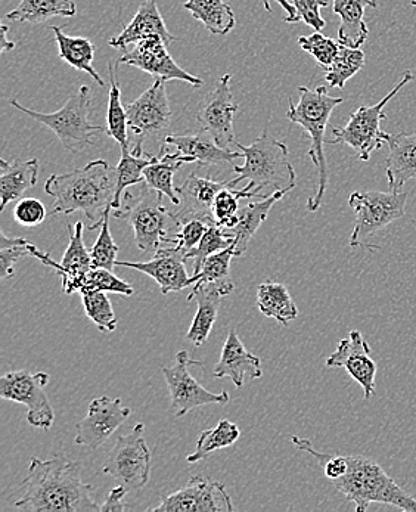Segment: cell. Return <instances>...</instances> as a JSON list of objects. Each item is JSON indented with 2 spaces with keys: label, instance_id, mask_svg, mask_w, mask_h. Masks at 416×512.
I'll list each match as a JSON object with an SVG mask.
<instances>
[{
  "label": "cell",
  "instance_id": "16",
  "mask_svg": "<svg viewBox=\"0 0 416 512\" xmlns=\"http://www.w3.org/2000/svg\"><path fill=\"white\" fill-rule=\"evenodd\" d=\"M130 414L132 409L121 405L120 397L113 399L102 396L93 399L89 405L88 417L76 424L77 445L88 446L96 451L119 430Z\"/></svg>",
  "mask_w": 416,
  "mask_h": 512
},
{
  "label": "cell",
  "instance_id": "42",
  "mask_svg": "<svg viewBox=\"0 0 416 512\" xmlns=\"http://www.w3.org/2000/svg\"><path fill=\"white\" fill-rule=\"evenodd\" d=\"M105 291V293L121 294V296H133V287L129 282L114 275L108 269L92 268L80 282L79 293L83 291Z\"/></svg>",
  "mask_w": 416,
  "mask_h": 512
},
{
  "label": "cell",
  "instance_id": "48",
  "mask_svg": "<svg viewBox=\"0 0 416 512\" xmlns=\"http://www.w3.org/2000/svg\"><path fill=\"white\" fill-rule=\"evenodd\" d=\"M48 216L45 204L36 198H24V200L18 201L14 209L15 222L20 223L21 226H27V228L39 226L40 223L45 222Z\"/></svg>",
  "mask_w": 416,
  "mask_h": 512
},
{
  "label": "cell",
  "instance_id": "2",
  "mask_svg": "<svg viewBox=\"0 0 416 512\" xmlns=\"http://www.w3.org/2000/svg\"><path fill=\"white\" fill-rule=\"evenodd\" d=\"M117 172L105 160H93L83 169L52 175L45 182L46 194L54 198V214L80 211L90 220L89 231L101 228L113 211Z\"/></svg>",
  "mask_w": 416,
  "mask_h": 512
},
{
  "label": "cell",
  "instance_id": "29",
  "mask_svg": "<svg viewBox=\"0 0 416 512\" xmlns=\"http://www.w3.org/2000/svg\"><path fill=\"white\" fill-rule=\"evenodd\" d=\"M287 194L288 191L272 192L269 197L262 198L259 203H251L244 209L238 210L237 225L232 229L235 234V257L244 256L257 229L268 219L269 211Z\"/></svg>",
  "mask_w": 416,
  "mask_h": 512
},
{
  "label": "cell",
  "instance_id": "51",
  "mask_svg": "<svg viewBox=\"0 0 416 512\" xmlns=\"http://www.w3.org/2000/svg\"><path fill=\"white\" fill-rule=\"evenodd\" d=\"M270 2H272V0H262L263 8H265L268 12H272V6H270ZM273 2L278 3V5L284 9L285 14H287V17L284 18L285 23H298L297 9L293 3L288 2V0H273Z\"/></svg>",
  "mask_w": 416,
  "mask_h": 512
},
{
  "label": "cell",
  "instance_id": "49",
  "mask_svg": "<svg viewBox=\"0 0 416 512\" xmlns=\"http://www.w3.org/2000/svg\"><path fill=\"white\" fill-rule=\"evenodd\" d=\"M297 9L298 21H304L307 26L316 31H322L327 27V21L322 18L321 9L327 8L329 0H293Z\"/></svg>",
  "mask_w": 416,
  "mask_h": 512
},
{
  "label": "cell",
  "instance_id": "25",
  "mask_svg": "<svg viewBox=\"0 0 416 512\" xmlns=\"http://www.w3.org/2000/svg\"><path fill=\"white\" fill-rule=\"evenodd\" d=\"M151 37H160L166 45L175 42L176 36H173L167 30L163 15L158 9L155 0H145L139 6L133 20L124 27L123 31L117 36L111 37L110 46L116 49H126L132 43L141 42V40L151 39Z\"/></svg>",
  "mask_w": 416,
  "mask_h": 512
},
{
  "label": "cell",
  "instance_id": "23",
  "mask_svg": "<svg viewBox=\"0 0 416 512\" xmlns=\"http://www.w3.org/2000/svg\"><path fill=\"white\" fill-rule=\"evenodd\" d=\"M388 147L386 175L390 191H402L406 182L416 179V133L383 132Z\"/></svg>",
  "mask_w": 416,
  "mask_h": 512
},
{
  "label": "cell",
  "instance_id": "52",
  "mask_svg": "<svg viewBox=\"0 0 416 512\" xmlns=\"http://www.w3.org/2000/svg\"><path fill=\"white\" fill-rule=\"evenodd\" d=\"M8 26H5V24H2V52H9L12 51V49L15 48V43L11 42V40L8 39Z\"/></svg>",
  "mask_w": 416,
  "mask_h": 512
},
{
  "label": "cell",
  "instance_id": "50",
  "mask_svg": "<svg viewBox=\"0 0 416 512\" xmlns=\"http://www.w3.org/2000/svg\"><path fill=\"white\" fill-rule=\"evenodd\" d=\"M129 490L124 486L114 487L108 493L107 499H105L104 505L101 507V512H123L127 510L124 505V498H126Z\"/></svg>",
  "mask_w": 416,
  "mask_h": 512
},
{
  "label": "cell",
  "instance_id": "6",
  "mask_svg": "<svg viewBox=\"0 0 416 512\" xmlns=\"http://www.w3.org/2000/svg\"><path fill=\"white\" fill-rule=\"evenodd\" d=\"M164 195L142 183L136 194L124 192L120 209L113 210L114 217L126 220L135 232V242L144 254H155L170 244V229L180 228L172 211L163 206Z\"/></svg>",
  "mask_w": 416,
  "mask_h": 512
},
{
  "label": "cell",
  "instance_id": "38",
  "mask_svg": "<svg viewBox=\"0 0 416 512\" xmlns=\"http://www.w3.org/2000/svg\"><path fill=\"white\" fill-rule=\"evenodd\" d=\"M365 61V52L360 51V48L341 45L337 57L325 70L327 71L325 80L331 88L343 89L346 83L362 70Z\"/></svg>",
  "mask_w": 416,
  "mask_h": 512
},
{
  "label": "cell",
  "instance_id": "13",
  "mask_svg": "<svg viewBox=\"0 0 416 512\" xmlns=\"http://www.w3.org/2000/svg\"><path fill=\"white\" fill-rule=\"evenodd\" d=\"M191 365L203 366V363L194 361L186 350L176 355L173 366L161 368L166 378L167 389L172 399V408L176 418L185 417L192 409L207 405H226L231 400L229 394L223 390L216 394L204 389L191 374Z\"/></svg>",
  "mask_w": 416,
  "mask_h": 512
},
{
  "label": "cell",
  "instance_id": "22",
  "mask_svg": "<svg viewBox=\"0 0 416 512\" xmlns=\"http://www.w3.org/2000/svg\"><path fill=\"white\" fill-rule=\"evenodd\" d=\"M185 262V257L173 250L172 245H164L149 262H117V265L151 276L160 287L161 293L166 296L195 284L194 278H189L186 272Z\"/></svg>",
  "mask_w": 416,
  "mask_h": 512
},
{
  "label": "cell",
  "instance_id": "53",
  "mask_svg": "<svg viewBox=\"0 0 416 512\" xmlns=\"http://www.w3.org/2000/svg\"><path fill=\"white\" fill-rule=\"evenodd\" d=\"M412 6L416 9V0H412Z\"/></svg>",
  "mask_w": 416,
  "mask_h": 512
},
{
  "label": "cell",
  "instance_id": "20",
  "mask_svg": "<svg viewBox=\"0 0 416 512\" xmlns=\"http://www.w3.org/2000/svg\"><path fill=\"white\" fill-rule=\"evenodd\" d=\"M226 186L235 188V183L234 181H211L210 178H201L192 173L182 186L176 188L180 197V206L178 210L173 211V219L179 226L194 219L216 222L213 214L214 200Z\"/></svg>",
  "mask_w": 416,
  "mask_h": 512
},
{
  "label": "cell",
  "instance_id": "30",
  "mask_svg": "<svg viewBox=\"0 0 416 512\" xmlns=\"http://www.w3.org/2000/svg\"><path fill=\"white\" fill-rule=\"evenodd\" d=\"M185 163H191L188 157L182 154H170L166 151V147H161L160 155L155 158L154 163L144 169V181L149 188L166 195L170 203L176 207L180 206V197L173 185V178Z\"/></svg>",
  "mask_w": 416,
  "mask_h": 512
},
{
  "label": "cell",
  "instance_id": "32",
  "mask_svg": "<svg viewBox=\"0 0 416 512\" xmlns=\"http://www.w3.org/2000/svg\"><path fill=\"white\" fill-rule=\"evenodd\" d=\"M257 306L260 313L288 327L298 316V307L285 285L263 282L257 288Z\"/></svg>",
  "mask_w": 416,
  "mask_h": 512
},
{
  "label": "cell",
  "instance_id": "9",
  "mask_svg": "<svg viewBox=\"0 0 416 512\" xmlns=\"http://www.w3.org/2000/svg\"><path fill=\"white\" fill-rule=\"evenodd\" d=\"M144 433V422H138L129 434L119 437L102 467V473L113 477L129 492L144 489L151 477L152 455Z\"/></svg>",
  "mask_w": 416,
  "mask_h": 512
},
{
  "label": "cell",
  "instance_id": "4",
  "mask_svg": "<svg viewBox=\"0 0 416 512\" xmlns=\"http://www.w3.org/2000/svg\"><path fill=\"white\" fill-rule=\"evenodd\" d=\"M346 474L332 482L335 489L353 502L357 512H365L369 505L384 504L397 510L416 512V499L388 476L374 459L363 455H347Z\"/></svg>",
  "mask_w": 416,
  "mask_h": 512
},
{
  "label": "cell",
  "instance_id": "40",
  "mask_svg": "<svg viewBox=\"0 0 416 512\" xmlns=\"http://www.w3.org/2000/svg\"><path fill=\"white\" fill-rule=\"evenodd\" d=\"M256 192L251 191L250 186L245 185L244 188L237 189L232 186H226L217 194L213 204L214 220L217 225L223 226L225 229H234L237 225L238 203L242 198H256Z\"/></svg>",
  "mask_w": 416,
  "mask_h": 512
},
{
  "label": "cell",
  "instance_id": "19",
  "mask_svg": "<svg viewBox=\"0 0 416 512\" xmlns=\"http://www.w3.org/2000/svg\"><path fill=\"white\" fill-rule=\"evenodd\" d=\"M68 229H70V244L60 263L54 262L48 254L40 251L34 244L31 247V253L40 262L57 271L62 278V290L70 296V294L79 293L80 282L93 265L90 250L83 242V229H85L83 222H77L73 229L68 225Z\"/></svg>",
  "mask_w": 416,
  "mask_h": 512
},
{
  "label": "cell",
  "instance_id": "33",
  "mask_svg": "<svg viewBox=\"0 0 416 512\" xmlns=\"http://www.w3.org/2000/svg\"><path fill=\"white\" fill-rule=\"evenodd\" d=\"M183 8L211 34L225 36L237 26L234 11L223 0H186Z\"/></svg>",
  "mask_w": 416,
  "mask_h": 512
},
{
  "label": "cell",
  "instance_id": "12",
  "mask_svg": "<svg viewBox=\"0 0 416 512\" xmlns=\"http://www.w3.org/2000/svg\"><path fill=\"white\" fill-rule=\"evenodd\" d=\"M51 381V375L46 372L29 371L6 372L0 377V397L9 402L26 405L27 421L31 427L40 430H51L55 421V412L51 400L45 393V387Z\"/></svg>",
  "mask_w": 416,
  "mask_h": 512
},
{
  "label": "cell",
  "instance_id": "7",
  "mask_svg": "<svg viewBox=\"0 0 416 512\" xmlns=\"http://www.w3.org/2000/svg\"><path fill=\"white\" fill-rule=\"evenodd\" d=\"M9 104L20 110L21 113L36 120L37 123L49 127L60 139L62 147L73 154H82L83 151L93 147V135L101 133L102 127L90 123V88L82 86L73 96L68 98L64 107L55 113L45 114L21 105L17 99H11Z\"/></svg>",
  "mask_w": 416,
  "mask_h": 512
},
{
  "label": "cell",
  "instance_id": "46",
  "mask_svg": "<svg viewBox=\"0 0 416 512\" xmlns=\"http://www.w3.org/2000/svg\"><path fill=\"white\" fill-rule=\"evenodd\" d=\"M213 223L216 222H208V220L201 219L189 220V222L183 223L180 226L178 234H173L169 245H172L173 250L178 251L186 260H189L195 248L203 240L208 226L213 225Z\"/></svg>",
  "mask_w": 416,
  "mask_h": 512
},
{
  "label": "cell",
  "instance_id": "26",
  "mask_svg": "<svg viewBox=\"0 0 416 512\" xmlns=\"http://www.w3.org/2000/svg\"><path fill=\"white\" fill-rule=\"evenodd\" d=\"M164 145H172L180 154L188 157L191 163L203 166L232 163L235 158H244L241 151L219 147L207 132L198 135H169L164 139Z\"/></svg>",
  "mask_w": 416,
  "mask_h": 512
},
{
  "label": "cell",
  "instance_id": "39",
  "mask_svg": "<svg viewBox=\"0 0 416 512\" xmlns=\"http://www.w3.org/2000/svg\"><path fill=\"white\" fill-rule=\"evenodd\" d=\"M82 303L86 316L102 332H113L117 330L119 319L114 312L113 304L108 299L105 291H83Z\"/></svg>",
  "mask_w": 416,
  "mask_h": 512
},
{
  "label": "cell",
  "instance_id": "37",
  "mask_svg": "<svg viewBox=\"0 0 416 512\" xmlns=\"http://www.w3.org/2000/svg\"><path fill=\"white\" fill-rule=\"evenodd\" d=\"M154 155H133L130 148H121V158L117 166V186L116 195H114L113 210L120 209L123 201L124 192L133 185L144 183V169L149 164L154 163Z\"/></svg>",
  "mask_w": 416,
  "mask_h": 512
},
{
  "label": "cell",
  "instance_id": "41",
  "mask_svg": "<svg viewBox=\"0 0 416 512\" xmlns=\"http://www.w3.org/2000/svg\"><path fill=\"white\" fill-rule=\"evenodd\" d=\"M234 242V232H232V234L231 232H226V229L223 228V226L217 225V223L208 226L203 240H201L198 247L195 248L194 253L191 254V260L194 262V275L200 273L201 268H203L204 260H206L208 256L217 253V251L231 247Z\"/></svg>",
  "mask_w": 416,
  "mask_h": 512
},
{
  "label": "cell",
  "instance_id": "10",
  "mask_svg": "<svg viewBox=\"0 0 416 512\" xmlns=\"http://www.w3.org/2000/svg\"><path fill=\"white\" fill-rule=\"evenodd\" d=\"M127 127L133 135L130 151L133 155H144L142 150L148 139H157L166 133L172 123V108L167 98L166 82H155L126 107Z\"/></svg>",
  "mask_w": 416,
  "mask_h": 512
},
{
  "label": "cell",
  "instance_id": "5",
  "mask_svg": "<svg viewBox=\"0 0 416 512\" xmlns=\"http://www.w3.org/2000/svg\"><path fill=\"white\" fill-rule=\"evenodd\" d=\"M237 147L244 154V164L234 167L238 175V178L232 179L235 186L239 182L248 181L251 191L256 192L260 198L268 197L262 194L265 189L290 192L296 188L297 173L291 164L287 145L272 138L268 127L253 144L248 147L237 144Z\"/></svg>",
  "mask_w": 416,
  "mask_h": 512
},
{
  "label": "cell",
  "instance_id": "44",
  "mask_svg": "<svg viewBox=\"0 0 416 512\" xmlns=\"http://www.w3.org/2000/svg\"><path fill=\"white\" fill-rule=\"evenodd\" d=\"M235 257V242L225 250L217 251L204 260L200 273L192 276L195 282H229L231 278V260Z\"/></svg>",
  "mask_w": 416,
  "mask_h": 512
},
{
  "label": "cell",
  "instance_id": "34",
  "mask_svg": "<svg viewBox=\"0 0 416 512\" xmlns=\"http://www.w3.org/2000/svg\"><path fill=\"white\" fill-rule=\"evenodd\" d=\"M77 14L74 0H21L6 18L18 23L42 24L55 17L71 18Z\"/></svg>",
  "mask_w": 416,
  "mask_h": 512
},
{
  "label": "cell",
  "instance_id": "27",
  "mask_svg": "<svg viewBox=\"0 0 416 512\" xmlns=\"http://www.w3.org/2000/svg\"><path fill=\"white\" fill-rule=\"evenodd\" d=\"M378 8L377 0H334L332 11L340 17L338 42L349 48L359 49L369 36L365 23V9Z\"/></svg>",
  "mask_w": 416,
  "mask_h": 512
},
{
  "label": "cell",
  "instance_id": "31",
  "mask_svg": "<svg viewBox=\"0 0 416 512\" xmlns=\"http://www.w3.org/2000/svg\"><path fill=\"white\" fill-rule=\"evenodd\" d=\"M51 29L54 31L55 40H57L58 55H60L61 60H64L76 70L88 73L101 88H105L107 83L93 67V58H95L93 43L85 37L68 36L60 27L54 26Z\"/></svg>",
  "mask_w": 416,
  "mask_h": 512
},
{
  "label": "cell",
  "instance_id": "21",
  "mask_svg": "<svg viewBox=\"0 0 416 512\" xmlns=\"http://www.w3.org/2000/svg\"><path fill=\"white\" fill-rule=\"evenodd\" d=\"M234 281L229 282H195L188 302H197V313L189 328L186 338L195 347H201L210 337L211 328L216 324L220 303L223 297L234 293Z\"/></svg>",
  "mask_w": 416,
  "mask_h": 512
},
{
  "label": "cell",
  "instance_id": "47",
  "mask_svg": "<svg viewBox=\"0 0 416 512\" xmlns=\"http://www.w3.org/2000/svg\"><path fill=\"white\" fill-rule=\"evenodd\" d=\"M298 45L304 52L312 55L325 70L335 60L341 48L340 42H335L331 37L324 36L321 31H316L310 36L298 37Z\"/></svg>",
  "mask_w": 416,
  "mask_h": 512
},
{
  "label": "cell",
  "instance_id": "3",
  "mask_svg": "<svg viewBox=\"0 0 416 512\" xmlns=\"http://www.w3.org/2000/svg\"><path fill=\"white\" fill-rule=\"evenodd\" d=\"M298 93H300V101L297 105H294L293 99L288 101L287 117L288 120L303 127L312 139V147L307 151V155L318 169L319 178L315 195L307 200V210L315 213L321 209L328 188V163L324 147L327 144L325 132H327L329 117L338 105L343 104L344 99L329 95L328 88L325 86H318L316 89L300 86Z\"/></svg>",
  "mask_w": 416,
  "mask_h": 512
},
{
  "label": "cell",
  "instance_id": "8",
  "mask_svg": "<svg viewBox=\"0 0 416 512\" xmlns=\"http://www.w3.org/2000/svg\"><path fill=\"white\" fill-rule=\"evenodd\" d=\"M415 79L412 71H405L402 80L394 86L393 91L384 96L378 104L371 107L357 108L350 116L344 127L332 129V139H327V144H344L356 152L357 158L369 161L372 152L380 150L384 145L381 121L386 119V107L391 99L396 98L397 93Z\"/></svg>",
  "mask_w": 416,
  "mask_h": 512
},
{
  "label": "cell",
  "instance_id": "15",
  "mask_svg": "<svg viewBox=\"0 0 416 512\" xmlns=\"http://www.w3.org/2000/svg\"><path fill=\"white\" fill-rule=\"evenodd\" d=\"M231 80V74L220 77L216 89L208 93L197 113V119L203 126L204 132H207L222 148L237 144L234 119L239 107L232 95Z\"/></svg>",
  "mask_w": 416,
  "mask_h": 512
},
{
  "label": "cell",
  "instance_id": "28",
  "mask_svg": "<svg viewBox=\"0 0 416 512\" xmlns=\"http://www.w3.org/2000/svg\"><path fill=\"white\" fill-rule=\"evenodd\" d=\"M39 179V161L37 158L20 161L14 160L9 163L6 160H0V211L12 200L20 198L27 189L34 188Z\"/></svg>",
  "mask_w": 416,
  "mask_h": 512
},
{
  "label": "cell",
  "instance_id": "36",
  "mask_svg": "<svg viewBox=\"0 0 416 512\" xmlns=\"http://www.w3.org/2000/svg\"><path fill=\"white\" fill-rule=\"evenodd\" d=\"M116 62L108 65L110 77V93H108L107 135L113 138L121 148H130L129 127H127V111L121 102L120 83L116 79Z\"/></svg>",
  "mask_w": 416,
  "mask_h": 512
},
{
  "label": "cell",
  "instance_id": "35",
  "mask_svg": "<svg viewBox=\"0 0 416 512\" xmlns=\"http://www.w3.org/2000/svg\"><path fill=\"white\" fill-rule=\"evenodd\" d=\"M239 436H241V431H239L237 424L228 420H220L216 427L200 433L197 446H195L194 452L189 453L186 461L189 464L204 461V459L210 458L214 452L235 445Z\"/></svg>",
  "mask_w": 416,
  "mask_h": 512
},
{
  "label": "cell",
  "instance_id": "24",
  "mask_svg": "<svg viewBox=\"0 0 416 512\" xmlns=\"http://www.w3.org/2000/svg\"><path fill=\"white\" fill-rule=\"evenodd\" d=\"M213 375L216 378H231L234 386L241 389L245 377L250 380H259L263 377L262 362L245 349L237 331H231L220 353L219 362L214 366Z\"/></svg>",
  "mask_w": 416,
  "mask_h": 512
},
{
  "label": "cell",
  "instance_id": "1",
  "mask_svg": "<svg viewBox=\"0 0 416 512\" xmlns=\"http://www.w3.org/2000/svg\"><path fill=\"white\" fill-rule=\"evenodd\" d=\"M23 496L15 508L27 512L101 511L92 496V486L82 479V464L65 456L42 461L31 458L27 476L21 483Z\"/></svg>",
  "mask_w": 416,
  "mask_h": 512
},
{
  "label": "cell",
  "instance_id": "45",
  "mask_svg": "<svg viewBox=\"0 0 416 512\" xmlns=\"http://www.w3.org/2000/svg\"><path fill=\"white\" fill-rule=\"evenodd\" d=\"M31 242L24 238H9L5 232H0V278H12L15 275V263L21 257L33 256Z\"/></svg>",
  "mask_w": 416,
  "mask_h": 512
},
{
  "label": "cell",
  "instance_id": "43",
  "mask_svg": "<svg viewBox=\"0 0 416 512\" xmlns=\"http://www.w3.org/2000/svg\"><path fill=\"white\" fill-rule=\"evenodd\" d=\"M119 245L114 241L110 231V216L105 217L101 226L98 240L90 248L93 268L108 269L114 271L117 266V254H119Z\"/></svg>",
  "mask_w": 416,
  "mask_h": 512
},
{
  "label": "cell",
  "instance_id": "18",
  "mask_svg": "<svg viewBox=\"0 0 416 512\" xmlns=\"http://www.w3.org/2000/svg\"><path fill=\"white\" fill-rule=\"evenodd\" d=\"M371 347L362 332L352 331L338 343L337 349L327 359L328 368H344L365 393V400L375 394V377L378 365L372 359Z\"/></svg>",
  "mask_w": 416,
  "mask_h": 512
},
{
  "label": "cell",
  "instance_id": "17",
  "mask_svg": "<svg viewBox=\"0 0 416 512\" xmlns=\"http://www.w3.org/2000/svg\"><path fill=\"white\" fill-rule=\"evenodd\" d=\"M119 62L139 68V70L154 76L155 79H161L164 82L180 80V82L189 83L195 88L203 86V80L192 76L176 64L167 51L166 43L160 37H151V39L136 43L132 51L124 52Z\"/></svg>",
  "mask_w": 416,
  "mask_h": 512
},
{
  "label": "cell",
  "instance_id": "11",
  "mask_svg": "<svg viewBox=\"0 0 416 512\" xmlns=\"http://www.w3.org/2000/svg\"><path fill=\"white\" fill-rule=\"evenodd\" d=\"M406 200L408 195L402 191L353 192L349 206L355 211L356 222L350 237V247L366 245V238L402 219L405 216Z\"/></svg>",
  "mask_w": 416,
  "mask_h": 512
},
{
  "label": "cell",
  "instance_id": "14",
  "mask_svg": "<svg viewBox=\"0 0 416 512\" xmlns=\"http://www.w3.org/2000/svg\"><path fill=\"white\" fill-rule=\"evenodd\" d=\"M155 512H232L231 496L222 483L194 476L182 489L164 496Z\"/></svg>",
  "mask_w": 416,
  "mask_h": 512
}]
</instances>
